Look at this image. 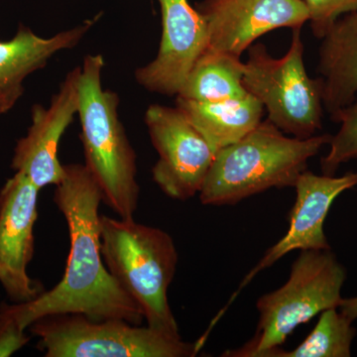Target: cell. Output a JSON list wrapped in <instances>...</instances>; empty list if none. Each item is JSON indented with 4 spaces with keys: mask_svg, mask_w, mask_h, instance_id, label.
Here are the masks:
<instances>
[{
    "mask_svg": "<svg viewBox=\"0 0 357 357\" xmlns=\"http://www.w3.org/2000/svg\"><path fill=\"white\" fill-rule=\"evenodd\" d=\"M54 202L67 222L70 252L64 277L51 290L28 302L13 304L25 328L49 314H82L89 319H123L140 326V307L119 285L103 264L100 248L102 195L84 164L65 165L55 185Z\"/></svg>",
    "mask_w": 357,
    "mask_h": 357,
    "instance_id": "obj_1",
    "label": "cell"
},
{
    "mask_svg": "<svg viewBox=\"0 0 357 357\" xmlns=\"http://www.w3.org/2000/svg\"><path fill=\"white\" fill-rule=\"evenodd\" d=\"M331 138L330 134L307 139L288 137L266 119L241 140L215 153L199 199L206 206H225L272 188H294L307 170L309 160Z\"/></svg>",
    "mask_w": 357,
    "mask_h": 357,
    "instance_id": "obj_2",
    "label": "cell"
},
{
    "mask_svg": "<svg viewBox=\"0 0 357 357\" xmlns=\"http://www.w3.org/2000/svg\"><path fill=\"white\" fill-rule=\"evenodd\" d=\"M105 59L86 55L81 66L79 107L84 166L95 178L102 202L121 218H134L140 187L136 153L119 119V96L103 88Z\"/></svg>",
    "mask_w": 357,
    "mask_h": 357,
    "instance_id": "obj_3",
    "label": "cell"
},
{
    "mask_svg": "<svg viewBox=\"0 0 357 357\" xmlns=\"http://www.w3.org/2000/svg\"><path fill=\"white\" fill-rule=\"evenodd\" d=\"M100 248L107 269L140 307L147 326L180 338L168 302V289L177 269L172 237L134 218L100 217Z\"/></svg>",
    "mask_w": 357,
    "mask_h": 357,
    "instance_id": "obj_4",
    "label": "cell"
},
{
    "mask_svg": "<svg viewBox=\"0 0 357 357\" xmlns=\"http://www.w3.org/2000/svg\"><path fill=\"white\" fill-rule=\"evenodd\" d=\"M347 272L331 249L301 251L288 281L257 301L259 321L255 337L223 357H265L301 325L331 307H338Z\"/></svg>",
    "mask_w": 357,
    "mask_h": 357,
    "instance_id": "obj_5",
    "label": "cell"
},
{
    "mask_svg": "<svg viewBox=\"0 0 357 357\" xmlns=\"http://www.w3.org/2000/svg\"><path fill=\"white\" fill-rule=\"evenodd\" d=\"M243 86L264 107L267 121L282 132L307 139L323 128L324 83L305 66L302 28L292 29L290 48L275 58L262 43L251 45Z\"/></svg>",
    "mask_w": 357,
    "mask_h": 357,
    "instance_id": "obj_6",
    "label": "cell"
},
{
    "mask_svg": "<svg viewBox=\"0 0 357 357\" xmlns=\"http://www.w3.org/2000/svg\"><path fill=\"white\" fill-rule=\"evenodd\" d=\"M30 332L46 357H192L198 342L168 337L123 319H89L82 314H49Z\"/></svg>",
    "mask_w": 357,
    "mask_h": 357,
    "instance_id": "obj_7",
    "label": "cell"
},
{
    "mask_svg": "<svg viewBox=\"0 0 357 357\" xmlns=\"http://www.w3.org/2000/svg\"><path fill=\"white\" fill-rule=\"evenodd\" d=\"M144 119L158 154L152 168L154 182L178 201L199 194L215 159L210 145L176 105H151Z\"/></svg>",
    "mask_w": 357,
    "mask_h": 357,
    "instance_id": "obj_8",
    "label": "cell"
},
{
    "mask_svg": "<svg viewBox=\"0 0 357 357\" xmlns=\"http://www.w3.org/2000/svg\"><path fill=\"white\" fill-rule=\"evenodd\" d=\"M39 192L18 172L0 191V283L14 303L28 302L44 292L27 273L34 255Z\"/></svg>",
    "mask_w": 357,
    "mask_h": 357,
    "instance_id": "obj_9",
    "label": "cell"
},
{
    "mask_svg": "<svg viewBox=\"0 0 357 357\" xmlns=\"http://www.w3.org/2000/svg\"><path fill=\"white\" fill-rule=\"evenodd\" d=\"M162 36L151 62L135 70L136 82L148 91L178 95L199 59L208 48V26L189 0H158Z\"/></svg>",
    "mask_w": 357,
    "mask_h": 357,
    "instance_id": "obj_10",
    "label": "cell"
},
{
    "mask_svg": "<svg viewBox=\"0 0 357 357\" xmlns=\"http://www.w3.org/2000/svg\"><path fill=\"white\" fill-rule=\"evenodd\" d=\"M196 8L208 26V47L237 57L263 35L309 21L303 0H203Z\"/></svg>",
    "mask_w": 357,
    "mask_h": 357,
    "instance_id": "obj_11",
    "label": "cell"
},
{
    "mask_svg": "<svg viewBox=\"0 0 357 357\" xmlns=\"http://www.w3.org/2000/svg\"><path fill=\"white\" fill-rule=\"evenodd\" d=\"M81 70L79 66L68 73L48 107L33 105L31 126L14 148L11 166L39 190L57 185L64 178L65 165L58 158V148L79 112Z\"/></svg>",
    "mask_w": 357,
    "mask_h": 357,
    "instance_id": "obj_12",
    "label": "cell"
},
{
    "mask_svg": "<svg viewBox=\"0 0 357 357\" xmlns=\"http://www.w3.org/2000/svg\"><path fill=\"white\" fill-rule=\"evenodd\" d=\"M357 185V172L342 176H319L305 171L299 176L294 188L296 202L290 213V225L285 236L268 249L261 260L244 277L229 304L236 299L238 294L263 270L271 267L294 250H325L331 249L324 231V223L335 199L347 190ZM220 312V314H222Z\"/></svg>",
    "mask_w": 357,
    "mask_h": 357,
    "instance_id": "obj_13",
    "label": "cell"
},
{
    "mask_svg": "<svg viewBox=\"0 0 357 357\" xmlns=\"http://www.w3.org/2000/svg\"><path fill=\"white\" fill-rule=\"evenodd\" d=\"M95 22L86 21L49 38L22 25L13 39L0 41V114L15 107L24 93V82L30 75L46 67L60 52L77 46Z\"/></svg>",
    "mask_w": 357,
    "mask_h": 357,
    "instance_id": "obj_14",
    "label": "cell"
},
{
    "mask_svg": "<svg viewBox=\"0 0 357 357\" xmlns=\"http://www.w3.org/2000/svg\"><path fill=\"white\" fill-rule=\"evenodd\" d=\"M321 40L318 72L332 121L357 96V11L338 18Z\"/></svg>",
    "mask_w": 357,
    "mask_h": 357,
    "instance_id": "obj_15",
    "label": "cell"
},
{
    "mask_svg": "<svg viewBox=\"0 0 357 357\" xmlns=\"http://www.w3.org/2000/svg\"><path fill=\"white\" fill-rule=\"evenodd\" d=\"M176 107L210 145L213 153L241 140L261 123L265 109L248 95L222 102H197L176 96Z\"/></svg>",
    "mask_w": 357,
    "mask_h": 357,
    "instance_id": "obj_16",
    "label": "cell"
},
{
    "mask_svg": "<svg viewBox=\"0 0 357 357\" xmlns=\"http://www.w3.org/2000/svg\"><path fill=\"white\" fill-rule=\"evenodd\" d=\"M241 57L208 47L192 68L177 96L197 102H222L248 95Z\"/></svg>",
    "mask_w": 357,
    "mask_h": 357,
    "instance_id": "obj_17",
    "label": "cell"
},
{
    "mask_svg": "<svg viewBox=\"0 0 357 357\" xmlns=\"http://www.w3.org/2000/svg\"><path fill=\"white\" fill-rule=\"evenodd\" d=\"M337 307L321 312L319 321L304 342L293 351L277 347L265 357H349L356 328Z\"/></svg>",
    "mask_w": 357,
    "mask_h": 357,
    "instance_id": "obj_18",
    "label": "cell"
},
{
    "mask_svg": "<svg viewBox=\"0 0 357 357\" xmlns=\"http://www.w3.org/2000/svg\"><path fill=\"white\" fill-rule=\"evenodd\" d=\"M333 121L340 123V128L331 138L328 155L321 160V171L328 176L335 175L342 164L357 160V96Z\"/></svg>",
    "mask_w": 357,
    "mask_h": 357,
    "instance_id": "obj_19",
    "label": "cell"
},
{
    "mask_svg": "<svg viewBox=\"0 0 357 357\" xmlns=\"http://www.w3.org/2000/svg\"><path fill=\"white\" fill-rule=\"evenodd\" d=\"M309 13L310 26L317 38L325 36L333 23L345 14L357 11V0H303Z\"/></svg>",
    "mask_w": 357,
    "mask_h": 357,
    "instance_id": "obj_20",
    "label": "cell"
},
{
    "mask_svg": "<svg viewBox=\"0 0 357 357\" xmlns=\"http://www.w3.org/2000/svg\"><path fill=\"white\" fill-rule=\"evenodd\" d=\"M14 312L13 305L0 307V357L13 356L28 344L30 337L25 333Z\"/></svg>",
    "mask_w": 357,
    "mask_h": 357,
    "instance_id": "obj_21",
    "label": "cell"
},
{
    "mask_svg": "<svg viewBox=\"0 0 357 357\" xmlns=\"http://www.w3.org/2000/svg\"><path fill=\"white\" fill-rule=\"evenodd\" d=\"M337 309H340V312L349 321H354L357 319V297L349 298V299L342 298Z\"/></svg>",
    "mask_w": 357,
    "mask_h": 357,
    "instance_id": "obj_22",
    "label": "cell"
}]
</instances>
